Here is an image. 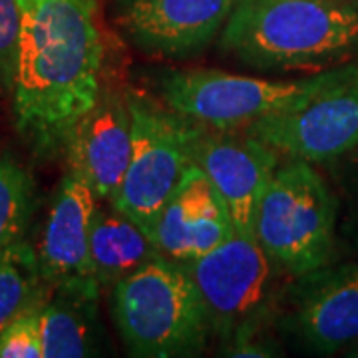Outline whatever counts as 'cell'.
<instances>
[{
    "mask_svg": "<svg viewBox=\"0 0 358 358\" xmlns=\"http://www.w3.org/2000/svg\"><path fill=\"white\" fill-rule=\"evenodd\" d=\"M294 334L315 352L358 345V265L346 263L301 275L291 303Z\"/></svg>",
    "mask_w": 358,
    "mask_h": 358,
    "instance_id": "13",
    "label": "cell"
},
{
    "mask_svg": "<svg viewBox=\"0 0 358 358\" xmlns=\"http://www.w3.org/2000/svg\"><path fill=\"white\" fill-rule=\"evenodd\" d=\"M96 201L88 183L68 171L54 195L36 251L42 281L52 289L92 294L102 291L90 259V225Z\"/></svg>",
    "mask_w": 358,
    "mask_h": 358,
    "instance_id": "10",
    "label": "cell"
},
{
    "mask_svg": "<svg viewBox=\"0 0 358 358\" xmlns=\"http://www.w3.org/2000/svg\"><path fill=\"white\" fill-rule=\"evenodd\" d=\"M42 285L36 251L26 241L0 253V331L46 294Z\"/></svg>",
    "mask_w": 358,
    "mask_h": 358,
    "instance_id": "17",
    "label": "cell"
},
{
    "mask_svg": "<svg viewBox=\"0 0 358 358\" xmlns=\"http://www.w3.org/2000/svg\"><path fill=\"white\" fill-rule=\"evenodd\" d=\"M131 157L110 203L154 235L155 223L192 166L195 126L140 94H129Z\"/></svg>",
    "mask_w": 358,
    "mask_h": 358,
    "instance_id": "5",
    "label": "cell"
},
{
    "mask_svg": "<svg viewBox=\"0 0 358 358\" xmlns=\"http://www.w3.org/2000/svg\"><path fill=\"white\" fill-rule=\"evenodd\" d=\"M279 154L308 164L331 162L358 148V64L315 76L307 96L245 129Z\"/></svg>",
    "mask_w": 358,
    "mask_h": 358,
    "instance_id": "7",
    "label": "cell"
},
{
    "mask_svg": "<svg viewBox=\"0 0 358 358\" xmlns=\"http://www.w3.org/2000/svg\"><path fill=\"white\" fill-rule=\"evenodd\" d=\"M235 233L229 209L199 167L192 164L155 223L159 255L189 265Z\"/></svg>",
    "mask_w": 358,
    "mask_h": 358,
    "instance_id": "14",
    "label": "cell"
},
{
    "mask_svg": "<svg viewBox=\"0 0 358 358\" xmlns=\"http://www.w3.org/2000/svg\"><path fill=\"white\" fill-rule=\"evenodd\" d=\"M20 46L14 78L16 129L38 154L64 150L103 90L96 0H18Z\"/></svg>",
    "mask_w": 358,
    "mask_h": 358,
    "instance_id": "1",
    "label": "cell"
},
{
    "mask_svg": "<svg viewBox=\"0 0 358 358\" xmlns=\"http://www.w3.org/2000/svg\"><path fill=\"white\" fill-rule=\"evenodd\" d=\"M100 294L54 289L40 310L42 358H84L98 352Z\"/></svg>",
    "mask_w": 358,
    "mask_h": 358,
    "instance_id": "16",
    "label": "cell"
},
{
    "mask_svg": "<svg viewBox=\"0 0 358 358\" xmlns=\"http://www.w3.org/2000/svg\"><path fill=\"white\" fill-rule=\"evenodd\" d=\"M211 333L227 341L257 338L275 301V268L255 237L233 233L227 241L189 265Z\"/></svg>",
    "mask_w": 358,
    "mask_h": 358,
    "instance_id": "6",
    "label": "cell"
},
{
    "mask_svg": "<svg viewBox=\"0 0 358 358\" xmlns=\"http://www.w3.org/2000/svg\"><path fill=\"white\" fill-rule=\"evenodd\" d=\"M64 152L70 173L84 179L98 201H112L131 157L128 96L103 86L96 106L72 131Z\"/></svg>",
    "mask_w": 358,
    "mask_h": 358,
    "instance_id": "12",
    "label": "cell"
},
{
    "mask_svg": "<svg viewBox=\"0 0 358 358\" xmlns=\"http://www.w3.org/2000/svg\"><path fill=\"white\" fill-rule=\"evenodd\" d=\"M189 154L227 205L235 231L253 237L257 207L279 167V152L245 129L237 134L195 126Z\"/></svg>",
    "mask_w": 358,
    "mask_h": 358,
    "instance_id": "9",
    "label": "cell"
},
{
    "mask_svg": "<svg viewBox=\"0 0 358 358\" xmlns=\"http://www.w3.org/2000/svg\"><path fill=\"white\" fill-rule=\"evenodd\" d=\"M336 201L308 162L277 167L255 215V237L268 257L293 275L329 265Z\"/></svg>",
    "mask_w": 358,
    "mask_h": 358,
    "instance_id": "4",
    "label": "cell"
},
{
    "mask_svg": "<svg viewBox=\"0 0 358 358\" xmlns=\"http://www.w3.org/2000/svg\"><path fill=\"white\" fill-rule=\"evenodd\" d=\"M237 0H122L120 22L141 50L167 58L201 52Z\"/></svg>",
    "mask_w": 358,
    "mask_h": 358,
    "instance_id": "11",
    "label": "cell"
},
{
    "mask_svg": "<svg viewBox=\"0 0 358 358\" xmlns=\"http://www.w3.org/2000/svg\"><path fill=\"white\" fill-rule=\"evenodd\" d=\"M221 48L251 68H320L358 52V4L348 0H237Z\"/></svg>",
    "mask_w": 358,
    "mask_h": 358,
    "instance_id": "2",
    "label": "cell"
},
{
    "mask_svg": "<svg viewBox=\"0 0 358 358\" xmlns=\"http://www.w3.org/2000/svg\"><path fill=\"white\" fill-rule=\"evenodd\" d=\"M46 294L18 313L0 331V358H42L40 310Z\"/></svg>",
    "mask_w": 358,
    "mask_h": 358,
    "instance_id": "19",
    "label": "cell"
},
{
    "mask_svg": "<svg viewBox=\"0 0 358 358\" xmlns=\"http://www.w3.org/2000/svg\"><path fill=\"white\" fill-rule=\"evenodd\" d=\"M159 255L154 235L115 209L98 207L90 225V259L100 287H112Z\"/></svg>",
    "mask_w": 358,
    "mask_h": 358,
    "instance_id": "15",
    "label": "cell"
},
{
    "mask_svg": "<svg viewBox=\"0 0 358 358\" xmlns=\"http://www.w3.org/2000/svg\"><path fill=\"white\" fill-rule=\"evenodd\" d=\"M20 46L18 0H0V90L13 92Z\"/></svg>",
    "mask_w": 358,
    "mask_h": 358,
    "instance_id": "20",
    "label": "cell"
},
{
    "mask_svg": "<svg viewBox=\"0 0 358 358\" xmlns=\"http://www.w3.org/2000/svg\"><path fill=\"white\" fill-rule=\"evenodd\" d=\"M162 100L193 126L239 131L287 110L315 84V76L294 82L239 76L221 70H167L157 78Z\"/></svg>",
    "mask_w": 358,
    "mask_h": 358,
    "instance_id": "8",
    "label": "cell"
},
{
    "mask_svg": "<svg viewBox=\"0 0 358 358\" xmlns=\"http://www.w3.org/2000/svg\"><path fill=\"white\" fill-rule=\"evenodd\" d=\"M114 320L134 357L197 355L211 334L189 268L164 255L114 287Z\"/></svg>",
    "mask_w": 358,
    "mask_h": 358,
    "instance_id": "3",
    "label": "cell"
},
{
    "mask_svg": "<svg viewBox=\"0 0 358 358\" xmlns=\"http://www.w3.org/2000/svg\"><path fill=\"white\" fill-rule=\"evenodd\" d=\"M34 209L32 178L10 155L0 154V253L24 243Z\"/></svg>",
    "mask_w": 358,
    "mask_h": 358,
    "instance_id": "18",
    "label": "cell"
},
{
    "mask_svg": "<svg viewBox=\"0 0 358 358\" xmlns=\"http://www.w3.org/2000/svg\"><path fill=\"white\" fill-rule=\"evenodd\" d=\"M350 355H352V357H358V345H357V348H355V350L350 352Z\"/></svg>",
    "mask_w": 358,
    "mask_h": 358,
    "instance_id": "21",
    "label": "cell"
}]
</instances>
